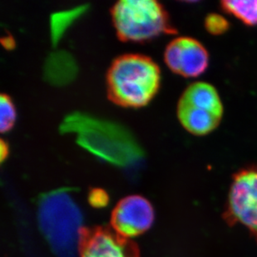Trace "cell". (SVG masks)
I'll list each match as a JSON object with an SVG mask.
<instances>
[{
    "instance_id": "obj_1",
    "label": "cell",
    "mask_w": 257,
    "mask_h": 257,
    "mask_svg": "<svg viewBox=\"0 0 257 257\" xmlns=\"http://www.w3.org/2000/svg\"><path fill=\"white\" fill-rule=\"evenodd\" d=\"M59 130L61 134H74L81 148L116 167L137 165L144 156L131 133L116 122L73 112L63 119Z\"/></svg>"
},
{
    "instance_id": "obj_2",
    "label": "cell",
    "mask_w": 257,
    "mask_h": 257,
    "mask_svg": "<svg viewBox=\"0 0 257 257\" xmlns=\"http://www.w3.org/2000/svg\"><path fill=\"white\" fill-rule=\"evenodd\" d=\"M160 83V68L143 54L117 57L107 70L108 97L121 107L138 108L148 105L158 93Z\"/></svg>"
},
{
    "instance_id": "obj_3",
    "label": "cell",
    "mask_w": 257,
    "mask_h": 257,
    "mask_svg": "<svg viewBox=\"0 0 257 257\" xmlns=\"http://www.w3.org/2000/svg\"><path fill=\"white\" fill-rule=\"evenodd\" d=\"M70 191L54 190L39 200V226L57 257H77L79 251L83 216Z\"/></svg>"
},
{
    "instance_id": "obj_4",
    "label": "cell",
    "mask_w": 257,
    "mask_h": 257,
    "mask_svg": "<svg viewBox=\"0 0 257 257\" xmlns=\"http://www.w3.org/2000/svg\"><path fill=\"white\" fill-rule=\"evenodd\" d=\"M111 15L121 41L142 43L176 32L165 8L155 0H121Z\"/></svg>"
},
{
    "instance_id": "obj_5",
    "label": "cell",
    "mask_w": 257,
    "mask_h": 257,
    "mask_svg": "<svg viewBox=\"0 0 257 257\" xmlns=\"http://www.w3.org/2000/svg\"><path fill=\"white\" fill-rule=\"evenodd\" d=\"M177 116L190 134L203 136L214 131L223 116V105L217 90L210 83H192L180 98Z\"/></svg>"
},
{
    "instance_id": "obj_6",
    "label": "cell",
    "mask_w": 257,
    "mask_h": 257,
    "mask_svg": "<svg viewBox=\"0 0 257 257\" xmlns=\"http://www.w3.org/2000/svg\"><path fill=\"white\" fill-rule=\"evenodd\" d=\"M224 218L230 226H245L257 240V167L233 176Z\"/></svg>"
},
{
    "instance_id": "obj_7",
    "label": "cell",
    "mask_w": 257,
    "mask_h": 257,
    "mask_svg": "<svg viewBox=\"0 0 257 257\" xmlns=\"http://www.w3.org/2000/svg\"><path fill=\"white\" fill-rule=\"evenodd\" d=\"M80 257H140L136 243L107 226L83 227L79 242Z\"/></svg>"
},
{
    "instance_id": "obj_8",
    "label": "cell",
    "mask_w": 257,
    "mask_h": 257,
    "mask_svg": "<svg viewBox=\"0 0 257 257\" xmlns=\"http://www.w3.org/2000/svg\"><path fill=\"white\" fill-rule=\"evenodd\" d=\"M164 60L173 73L186 78H196L208 67L209 54L197 39L181 37L168 44Z\"/></svg>"
},
{
    "instance_id": "obj_9",
    "label": "cell",
    "mask_w": 257,
    "mask_h": 257,
    "mask_svg": "<svg viewBox=\"0 0 257 257\" xmlns=\"http://www.w3.org/2000/svg\"><path fill=\"white\" fill-rule=\"evenodd\" d=\"M154 221V210L148 200L134 195L121 199L113 209L111 225L124 237H134L150 228Z\"/></svg>"
},
{
    "instance_id": "obj_10",
    "label": "cell",
    "mask_w": 257,
    "mask_h": 257,
    "mask_svg": "<svg viewBox=\"0 0 257 257\" xmlns=\"http://www.w3.org/2000/svg\"><path fill=\"white\" fill-rule=\"evenodd\" d=\"M78 74V65L69 53H52L44 67L45 80L52 85L63 86L71 83Z\"/></svg>"
},
{
    "instance_id": "obj_11",
    "label": "cell",
    "mask_w": 257,
    "mask_h": 257,
    "mask_svg": "<svg viewBox=\"0 0 257 257\" xmlns=\"http://www.w3.org/2000/svg\"><path fill=\"white\" fill-rule=\"evenodd\" d=\"M88 7L79 6L72 10L55 13L50 19V32L52 43L54 46L58 44L66 30L87 11Z\"/></svg>"
},
{
    "instance_id": "obj_12",
    "label": "cell",
    "mask_w": 257,
    "mask_h": 257,
    "mask_svg": "<svg viewBox=\"0 0 257 257\" xmlns=\"http://www.w3.org/2000/svg\"><path fill=\"white\" fill-rule=\"evenodd\" d=\"M221 5L225 12L234 15L245 25H257V0H225Z\"/></svg>"
},
{
    "instance_id": "obj_13",
    "label": "cell",
    "mask_w": 257,
    "mask_h": 257,
    "mask_svg": "<svg viewBox=\"0 0 257 257\" xmlns=\"http://www.w3.org/2000/svg\"><path fill=\"white\" fill-rule=\"evenodd\" d=\"M16 109L11 97L2 93L0 96V130L2 134L7 133L15 126Z\"/></svg>"
},
{
    "instance_id": "obj_14",
    "label": "cell",
    "mask_w": 257,
    "mask_h": 257,
    "mask_svg": "<svg viewBox=\"0 0 257 257\" xmlns=\"http://www.w3.org/2000/svg\"><path fill=\"white\" fill-rule=\"evenodd\" d=\"M206 31L212 35H221L228 31L230 24L222 15L218 14H210L205 20Z\"/></svg>"
},
{
    "instance_id": "obj_15",
    "label": "cell",
    "mask_w": 257,
    "mask_h": 257,
    "mask_svg": "<svg viewBox=\"0 0 257 257\" xmlns=\"http://www.w3.org/2000/svg\"><path fill=\"white\" fill-rule=\"evenodd\" d=\"M88 202L92 207L102 208L107 206L109 197L104 190L101 188H92L88 194Z\"/></svg>"
},
{
    "instance_id": "obj_16",
    "label": "cell",
    "mask_w": 257,
    "mask_h": 257,
    "mask_svg": "<svg viewBox=\"0 0 257 257\" xmlns=\"http://www.w3.org/2000/svg\"><path fill=\"white\" fill-rule=\"evenodd\" d=\"M9 153H10L9 146H8L7 143H5V140L2 139L1 143H0V158H1L2 163L7 158Z\"/></svg>"
},
{
    "instance_id": "obj_17",
    "label": "cell",
    "mask_w": 257,
    "mask_h": 257,
    "mask_svg": "<svg viewBox=\"0 0 257 257\" xmlns=\"http://www.w3.org/2000/svg\"><path fill=\"white\" fill-rule=\"evenodd\" d=\"M2 44L6 49H12L15 47V40L11 36H6L2 39Z\"/></svg>"
}]
</instances>
